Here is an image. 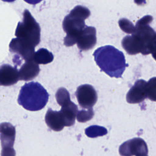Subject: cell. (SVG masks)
I'll return each mask as SVG.
<instances>
[{
    "mask_svg": "<svg viewBox=\"0 0 156 156\" xmlns=\"http://www.w3.org/2000/svg\"><path fill=\"white\" fill-rule=\"evenodd\" d=\"M25 2H26L28 4H37L39 2H40L42 0H24Z\"/></svg>",
    "mask_w": 156,
    "mask_h": 156,
    "instance_id": "obj_26",
    "label": "cell"
},
{
    "mask_svg": "<svg viewBox=\"0 0 156 156\" xmlns=\"http://www.w3.org/2000/svg\"><path fill=\"white\" fill-rule=\"evenodd\" d=\"M119 26L121 29L129 34H133L135 31V26L127 18H121L118 21Z\"/></svg>",
    "mask_w": 156,
    "mask_h": 156,
    "instance_id": "obj_21",
    "label": "cell"
},
{
    "mask_svg": "<svg viewBox=\"0 0 156 156\" xmlns=\"http://www.w3.org/2000/svg\"><path fill=\"white\" fill-rule=\"evenodd\" d=\"M96 44V30L92 26H86L78 37L77 45L81 51L92 49Z\"/></svg>",
    "mask_w": 156,
    "mask_h": 156,
    "instance_id": "obj_10",
    "label": "cell"
},
{
    "mask_svg": "<svg viewBox=\"0 0 156 156\" xmlns=\"http://www.w3.org/2000/svg\"><path fill=\"white\" fill-rule=\"evenodd\" d=\"M15 151L13 148H3L1 151V156H15Z\"/></svg>",
    "mask_w": 156,
    "mask_h": 156,
    "instance_id": "obj_24",
    "label": "cell"
},
{
    "mask_svg": "<svg viewBox=\"0 0 156 156\" xmlns=\"http://www.w3.org/2000/svg\"><path fill=\"white\" fill-rule=\"evenodd\" d=\"M40 27L30 12L26 9L23 12V21L18 23L15 36L31 44L37 46L40 42Z\"/></svg>",
    "mask_w": 156,
    "mask_h": 156,
    "instance_id": "obj_3",
    "label": "cell"
},
{
    "mask_svg": "<svg viewBox=\"0 0 156 156\" xmlns=\"http://www.w3.org/2000/svg\"><path fill=\"white\" fill-rule=\"evenodd\" d=\"M2 1H4V2H12L15 1V0H2Z\"/></svg>",
    "mask_w": 156,
    "mask_h": 156,
    "instance_id": "obj_28",
    "label": "cell"
},
{
    "mask_svg": "<svg viewBox=\"0 0 156 156\" xmlns=\"http://www.w3.org/2000/svg\"><path fill=\"white\" fill-rule=\"evenodd\" d=\"M146 93L147 98L156 102V77L149 79L147 83Z\"/></svg>",
    "mask_w": 156,
    "mask_h": 156,
    "instance_id": "obj_20",
    "label": "cell"
},
{
    "mask_svg": "<svg viewBox=\"0 0 156 156\" xmlns=\"http://www.w3.org/2000/svg\"><path fill=\"white\" fill-rule=\"evenodd\" d=\"M20 80L19 71L16 67L8 64L2 65L0 69V84L2 86H10Z\"/></svg>",
    "mask_w": 156,
    "mask_h": 156,
    "instance_id": "obj_11",
    "label": "cell"
},
{
    "mask_svg": "<svg viewBox=\"0 0 156 156\" xmlns=\"http://www.w3.org/2000/svg\"><path fill=\"white\" fill-rule=\"evenodd\" d=\"M60 113H62L65 126L69 127L75 123V119L78 113L77 106L73 102H69L66 105L62 106Z\"/></svg>",
    "mask_w": 156,
    "mask_h": 156,
    "instance_id": "obj_16",
    "label": "cell"
},
{
    "mask_svg": "<svg viewBox=\"0 0 156 156\" xmlns=\"http://www.w3.org/2000/svg\"><path fill=\"white\" fill-rule=\"evenodd\" d=\"M2 149L12 148L15 138V128L9 122H2L0 126Z\"/></svg>",
    "mask_w": 156,
    "mask_h": 156,
    "instance_id": "obj_12",
    "label": "cell"
},
{
    "mask_svg": "<svg viewBox=\"0 0 156 156\" xmlns=\"http://www.w3.org/2000/svg\"><path fill=\"white\" fill-rule=\"evenodd\" d=\"M70 13L75 14V15L83 18L84 20L88 18L90 15V10L88 8H87L84 6H82V5L76 6L73 10H71Z\"/></svg>",
    "mask_w": 156,
    "mask_h": 156,
    "instance_id": "obj_23",
    "label": "cell"
},
{
    "mask_svg": "<svg viewBox=\"0 0 156 156\" xmlns=\"http://www.w3.org/2000/svg\"><path fill=\"white\" fill-rule=\"evenodd\" d=\"M94 111L91 108L88 110H82L78 112L77 115V119L80 122H85L90 121L94 116Z\"/></svg>",
    "mask_w": 156,
    "mask_h": 156,
    "instance_id": "obj_22",
    "label": "cell"
},
{
    "mask_svg": "<svg viewBox=\"0 0 156 156\" xmlns=\"http://www.w3.org/2000/svg\"><path fill=\"white\" fill-rule=\"evenodd\" d=\"M135 3L139 5H143L146 4V0H134Z\"/></svg>",
    "mask_w": 156,
    "mask_h": 156,
    "instance_id": "obj_27",
    "label": "cell"
},
{
    "mask_svg": "<svg viewBox=\"0 0 156 156\" xmlns=\"http://www.w3.org/2000/svg\"><path fill=\"white\" fill-rule=\"evenodd\" d=\"M147 82L143 79L136 80L126 94V101L130 104H138L147 98Z\"/></svg>",
    "mask_w": 156,
    "mask_h": 156,
    "instance_id": "obj_9",
    "label": "cell"
},
{
    "mask_svg": "<svg viewBox=\"0 0 156 156\" xmlns=\"http://www.w3.org/2000/svg\"><path fill=\"white\" fill-rule=\"evenodd\" d=\"M76 96L79 104L83 108H91L98 100L96 91L89 84H83L78 87Z\"/></svg>",
    "mask_w": 156,
    "mask_h": 156,
    "instance_id": "obj_7",
    "label": "cell"
},
{
    "mask_svg": "<svg viewBox=\"0 0 156 156\" xmlns=\"http://www.w3.org/2000/svg\"><path fill=\"white\" fill-rule=\"evenodd\" d=\"M85 27L83 18L71 13L66 16L63 21V28L66 33L64 39L65 45L71 46L77 43L79 34Z\"/></svg>",
    "mask_w": 156,
    "mask_h": 156,
    "instance_id": "obj_4",
    "label": "cell"
},
{
    "mask_svg": "<svg viewBox=\"0 0 156 156\" xmlns=\"http://www.w3.org/2000/svg\"><path fill=\"white\" fill-rule=\"evenodd\" d=\"M45 122L47 126L52 130L58 132L65 126L63 117L60 112L54 111L49 108L45 115Z\"/></svg>",
    "mask_w": 156,
    "mask_h": 156,
    "instance_id": "obj_13",
    "label": "cell"
},
{
    "mask_svg": "<svg viewBox=\"0 0 156 156\" xmlns=\"http://www.w3.org/2000/svg\"><path fill=\"white\" fill-rule=\"evenodd\" d=\"M10 51L19 54L26 62L34 60L35 47L20 38H12L9 44Z\"/></svg>",
    "mask_w": 156,
    "mask_h": 156,
    "instance_id": "obj_8",
    "label": "cell"
},
{
    "mask_svg": "<svg viewBox=\"0 0 156 156\" xmlns=\"http://www.w3.org/2000/svg\"><path fill=\"white\" fill-rule=\"evenodd\" d=\"M85 132L86 135L90 138H96L105 135L107 134L108 131L107 129L104 127L93 125L86 128Z\"/></svg>",
    "mask_w": 156,
    "mask_h": 156,
    "instance_id": "obj_18",
    "label": "cell"
},
{
    "mask_svg": "<svg viewBox=\"0 0 156 156\" xmlns=\"http://www.w3.org/2000/svg\"><path fill=\"white\" fill-rule=\"evenodd\" d=\"M136 156H148V155H147V154H142V155H139Z\"/></svg>",
    "mask_w": 156,
    "mask_h": 156,
    "instance_id": "obj_29",
    "label": "cell"
},
{
    "mask_svg": "<svg viewBox=\"0 0 156 156\" xmlns=\"http://www.w3.org/2000/svg\"><path fill=\"white\" fill-rule=\"evenodd\" d=\"M93 56L98 66L111 77H121L128 65L124 54L113 46L107 45L98 48Z\"/></svg>",
    "mask_w": 156,
    "mask_h": 156,
    "instance_id": "obj_1",
    "label": "cell"
},
{
    "mask_svg": "<svg viewBox=\"0 0 156 156\" xmlns=\"http://www.w3.org/2000/svg\"><path fill=\"white\" fill-rule=\"evenodd\" d=\"M135 31L133 34L139 40L141 44L143 55L152 53L154 41L156 39L155 31L148 25H135Z\"/></svg>",
    "mask_w": 156,
    "mask_h": 156,
    "instance_id": "obj_5",
    "label": "cell"
},
{
    "mask_svg": "<svg viewBox=\"0 0 156 156\" xmlns=\"http://www.w3.org/2000/svg\"><path fill=\"white\" fill-rule=\"evenodd\" d=\"M121 156H133L147 154L148 148L146 143L141 138H133L124 142L119 147Z\"/></svg>",
    "mask_w": 156,
    "mask_h": 156,
    "instance_id": "obj_6",
    "label": "cell"
},
{
    "mask_svg": "<svg viewBox=\"0 0 156 156\" xmlns=\"http://www.w3.org/2000/svg\"><path fill=\"white\" fill-rule=\"evenodd\" d=\"M55 98L57 103L61 106L66 105L69 102H71L69 92L66 88L63 87L57 90L55 93Z\"/></svg>",
    "mask_w": 156,
    "mask_h": 156,
    "instance_id": "obj_19",
    "label": "cell"
},
{
    "mask_svg": "<svg viewBox=\"0 0 156 156\" xmlns=\"http://www.w3.org/2000/svg\"><path fill=\"white\" fill-rule=\"evenodd\" d=\"M54 60V55L45 48L39 49L34 55V60L38 64L46 65L52 62Z\"/></svg>",
    "mask_w": 156,
    "mask_h": 156,
    "instance_id": "obj_17",
    "label": "cell"
},
{
    "mask_svg": "<svg viewBox=\"0 0 156 156\" xmlns=\"http://www.w3.org/2000/svg\"><path fill=\"white\" fill-rule=\"evenodd\" d=\"M151 54H152V55L153 58L156 60V39L154 41L153 48H152V51Z\"/></svg>",
    "mask_w": 156,
    "mask_h": 156,
    "instance_id": "obj_25",
    "label": "cell"
},
{
    "mask_svg": "<svg viewBox=\"0 0 156 156\" xmlns=\"http://www.w3.org/2000/svg\"><path fill=\"white\" fill-rule=\"evenodd\" d=\"M40 73L38 64L34 60L26 61L19 70L20 80L28 81L35 78Z\"/></svg>",
    "mask_w": 156,
    "mask_h": 156,
    "instance_id": "obj_14",
    "label": "cell"
},
{
    "mask_svg": "<svg viewBox=\"0 0 156 156\" xmlns=\"http://www.w3.org/2000/svg\"><path fill=\"white\" fill-rule=\"evenodd\" d=\"M48 99L49 94L46 89L40 83L31 82L21 87L18 102L26 110L38 111L45 107Z\"/></svg>",
    "mask_w": 156,
    "mask_h": 156,
    "instance_id": "obj_2",
    "label": "cell"
},
{
    "mask_svg": "<svg viewBox=\"0 0 156 156\" xmlns=\"http://www.w3.org/2000/svg\"><path fill=\"white\" fill-rule=\"evenodd\" d=\"M121 44L122 48L129 55H135L141 52V44L137 37L133 34L124 37Z\"/></svg>",
    "mask_w": 156,
    "mask_h": 156,
    "instance_id": "obj_15",
    "label": "cell"
}]
</instances>
